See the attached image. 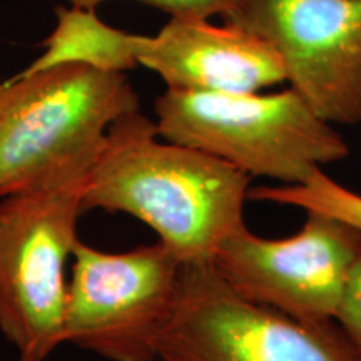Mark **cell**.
I'll return each instance as SVG.
<instances>
[{
    "label": "cell",
    "instance_id": "1",
    "mask_svg": "<svg viewBox=\"0 0 361 361\" xmlns=\"http://www.w3.org/2000/svg\"><path fill=\"white\" fill-rule=\"evenodd\" d=\"M250 183L228 162L162 139L139 109L107 130L85 179L82 209L133 216L180 264H211L221 243L245 226Z\"/></svg>",
    "mask_w": 361,
    "mask_h": 361
},
{
    "label": "cell",
    "instance_id": "2",
    "mask_svg": "<svg viewBox=\"0 0 361 361\" xmlns=\"http://www.w3.org/2000/svg\"><path fill=\"white\" fill-rule=\"evenodd\" d=\"M134 111L123 72L66 64L0 80V197L87 176L111 126Z\"/></svg>",
    "mask_w": 361,
    "mask_h": 361
},
{
    "label": "cell",
    "instance_id": "3",
    "mask_svg": "<svg viewBox=\"0 0 361 361\" xmlns=\"http://www.w3.org/2000/svg\"><path fill=\"white\" fill-rule=\"evenodd\" d=\"M154 112L162 139L218 157L250 178L305 184L350 156L335 126L291 87L239 94L168 87Z\"/></svg>",
    "mask_w": 361,
    "mask_h": 361
},
{
    "label": "cell",
    "instance_id": "4",
    "mask_svg": "<svg viewBox=\"0 0 361 361\" xmlns=\"http://www.w3.org/2000/svg\"><path fill=\"white\" fill-rule=\"evenodd\" d=\"M87 176L0 202V331L16 346L17 361H45L64 343L66 264L78 241Z\"/></svg>",
    "mask_w": 361,
    "mask_h": 361
},
{
    "label": "cell",
    "instance_id": "5",
    "mask_svg": "<svg viewBox=\"0 0 361 361\" xmlns=\"http://www.w3.org/2000/svg\"><path fill=\"white\" fill-rule=\"evenodd\" d=\"M67 283L64 343L109 361H157L183 264L168 247L104 252L78 239Z\"/></svg>",
    "mask_w": 361,
    "mask_h": 361
},
{
    "label": "cell",
    "instance_id": "6",
    "mask_svg": "<svg viewBox=\"0 0 361 361\" xmlns=\"http://www.w3.org/2000/svg\"><path fill=\"white\" fill-rule=\"evenodd\" d=\"M159 361H361L335 322L310 324L251 303L213 264H183Z\"/></svg>",
    "mask_w": 361,
    "mask_h": 361
},
{
    "label": "cell",
    "instance_id": "7",
    "mask_svg": "<svg viewBox=\"0 0 361 361\" xmlns=\"http://www.w3.org/2000/svg\"><path fill=\"white\" fill-rule=\"evenodd\" d=\"M360 255L358 229L306 211L305 224L290 238L264 239L241 226L221 243L211 264L251 303L323 324L335 322Z\"/></svg>",
    "mask_w": 361,
    "mask_h": 361
},
{
    "label": "cell",
    "instance_id": "8",
    "mask_svg": "<svg viewBox=\"0 0 361 361\" xmlns=\"http://www.w3.org/2000/svg\"><path fill=\"white\" fill-rule=\"evenodd\" d=\"M223 19L273 45L316 114L361 124V0H241Z\"/></svg>",
    "mask_w": 361,
    "mask_h": 361
},
{
    "label": "cell",
    "instance_id": "9",
    "mask_svg": "<svg viewBox=\"0 0 361 361\" xmlns=\"http://www.w3.org/2000/svg\"><path fill=\"white\" fill-rule=\"evenodd\" d=\"M139 66L166 87L201 92H259L286 82L273 45L229 22L207 17H171L156 35H142Z\"/></svg>",
    "mask_w": 361,
    "mask_h": 361
},
{
    "label": "cell",
    "instance_id": "10",
    "mask_svg": "<svg viewBox=\"0 0 361 361\" xmlns=\"http://www.w3.org/2000/svg\"><path fill=\"white\" fill-rule=\"evenodd\" d=\"M56 13V27L42 42L44 52L22 71L24 74L66 64L123 74L139 67L142 35L107 25L96 8L69 6L59 7Z\"/></svg>",
    "mask_w": 361,
    "mask_h": 361
},
{
    "label": "cell",
    "instance_id": "11",
    "mask_svg": "<svg viewBox=\"0 0 361 361\" xmlns=\"http://www.w3.org/2000/svg\"><path fill=\"white\" fill-rule=\"evenodd\" d=\"M247 200L293 206L306 211H316L345 221L361 233V194L341 186L324 171L316 173L305 184H281V186H258L250 189Z\"/></svg>",
    "mask_w": 361,
    "mask_h": 361
},
{
    "label": "cell",
    "instance_id": "12",
    "mask_svg": "<svg viewBox=\"0 0 361 361\" xmlns=\"http://www.w3.org/2000/svg\"><path fill=\"white\" fill-rule=\"evenodd\" d=\"M109 0H69L71 6H79L85 8H96ZM156 8H161L169 17H226L229 12L239 6L241 0H137Z\"/></svg>",
    "mask_w": 361,
    "mask_h": 361
},
{
    "label": "cell",
    "instance_id": "13",
    "mask_svg": "<svg viewBox=\"0 0 361 361\" xmlns=\"http://www.w3.org/2000/svg\"><path fill=\"white\" fill-rule=\"evenodd\" d=\"M335 323L361 355V255L351 269Z\"/></svg>",
    "mask_w": 361,
    "mask_h": 361
}]
</instances>
